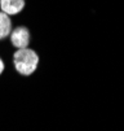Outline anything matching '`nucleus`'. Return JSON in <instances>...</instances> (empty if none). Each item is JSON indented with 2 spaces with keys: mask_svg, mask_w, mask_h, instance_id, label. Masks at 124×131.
Returning a JSON list of instances; mask_svg holds the SVG:
<instances>
[{
  "mask_svg": "<svg viewBox=\"0 0 124 131\" xmlns=\"http://www.w3.org/2000/svg\"><path fill=\"white\" fill-rule=\"evenodd\" d=\"M14 66L21 75H31L36 70L39 64V56L34 49L21 48L14 53Z\"/></svg>",
  "mask_w": 124,
  "mask_h": 131,
  "instance_id": "nucleus-1",
  "label": "nucleus"
},
{
  "mask_svg": "<svg viewBox=\"0 0 124 131\" xmlns=\"http://www.w3.org/2000/svg\"><path fill=\"white\" fill-rule=\"evenodd\" d=\"M10 42L14 47H17L18 49L21 48H27L29 43H30V31L23 27H16L12 32H10Z\"/></svg>",
  "mask_w": 124,
  "mask_h": 131,
  "instance_id": "nucleus-2",
  "label": "nucleus"
},
{
  "mask_svg": "<svg viewBox=\"0 0 124 131\" xmlns=\"http://www.w3.org/2000/svg\"><path fill=\"white\" fill-rule=\"evenodd\" d=\"M0 8L5 14H17L25 8V0H0Z\"/></svg>",
  "mask_w": 124,
  "mask_h": 131,
  "instance_id": "nucleus-3",
  "label": "nucleus"
},
{
  "mask_svg": "<svg viewBox=\"0 0 124 131\" xmlns=\"http://www.w3.org/2000/svg\"><path fill=\"white\" fill-rule=\"evenodd\" d=\"M12 32V21L10 17L4 12H0V39L7 38Z\"/></svg>",
  "mask_w": 124,
  "mask_h": 131,
  "instance_id": "nucleus-4",
  "label": "nucleus"
},
{
  "mask_svg": "<svg viewBox=\"0 0 124 131\" xmlns=\"http://www.w3.org/2000/svg\"><path fill=\"white\" fill-rule=\"evenodd\" d=\"M4 71V62H3V60L0 59V74H2Z\"/></svg>",
  "mask_w": 124,
  "mask_h": 131,
  "instance_id": "nucleus-5",
  "label": "nucleus"
}]
</instances>
